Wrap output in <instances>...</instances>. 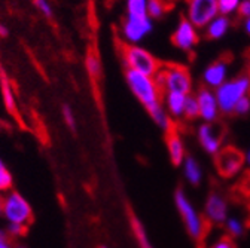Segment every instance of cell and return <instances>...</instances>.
<instances>
[{
	"instance_id": "obj_29",
	"label": "cell",
	"mask_w": 250,
	"mask_h": 248,
	"mask_svg": "<svg viewBox=\"0 0 250 248\" xmlns=\"http://www.w3.org/2000/svg\"><path fill=\"white\" fill-rule=\"evenodd\" d=\"M62 117H64L66 125H67L72 131H75V130H76V117H75V113H73L72 107H69V106H64V107H62Z\"/></svg>"
},
{
	"instance_id": "obj_38",
	"label": "cell",
	"mask_w": 250,
	"mask_h": 248,
	"mask_svg": "<svg viewBox=\"0 0 250 248\" xmlns=\"http://www.w3.org/2000/svg\"><path fill=\"white\" fill-rule=\"evenodd\" d=\"M244 156H246V164L250 165V150H247V153L244 154Z\"/></svg>"
},
{
	"instance_id": "obj_6",
	"label": "cell",
	"mask_w": 250,
	"mask_h": 248,
	"mask_svg": "<svg viewBox=\"0 0 250 248\" xmlns=\"http://www.w3.org/2000/svg\"><path fill=\"white\" fill-rule=\"evenodd\" d=\"M2 215L11 225H21L28 228L33 223V210L28 201L18 192L9 191L2 201Z\"/></svg>"
},
{
	"instance_id": "obj_7",
	"label": "cell",
	"mask_w": 250,
	"mask_h": 248,
	"mask_svg": "<svg viewBox=\"0 0 250 248\" xmlns=\"http://www.w3.org/2000/svg\"><path fill=\"white\" fill-rule=\"evenodd\" d=\"M214 165L217 172L224 178H234L238 175L246 164V156L235 146L222 147L214 154Z\"/></svg>"
},
{
	"instance_id": "obj_21",
	"label": "cell",
	"mask_w": 250,
	"mask_h": 248,
	"mask_svg": "<svg viewBox=\"0 0 250 248\" xmlns=\"http://www.w3.org/2000/svg\"><path fill=\"white\" fill-rule=\"evenodd\" d=\"M0 82H2V94H3V101L5 106L8 109L9 113H15L17 112V103H15V95H14V91L11 86L9 79L6 77V75L3 72H0Z\"/></svg>"
},
{
	"instance_id": "obj_19",
	"label": "cell",
	"mask_w": 250,
	"mask_h": 248,
	"mask_svg": "<svg viewBox=\"0 0 250 248\" xmlns=\"http://www.w3.org/2000/svg\"><path fill=\"white\" fill-rule=\"evenodd\" d=\"M180 167L183 168V174H185V178L188 180V183L192 184V186H198L201 183L203 171H201V167H200V164L197 162L195 158L186 156Z\"/></svg>"
},
{
	"instance_id": "obj_18",
	"label": "cell",
	"mask_w": 250,
	"mask_h": 248,
	"mask_svg": "<svg viewBox=\"0 0 250 248\" xmlns=\"http://www.w3.org/2000/svg\"><path fill=\"white\" fill-rule=\"evenodd\" d=\"M229 19L227 15H221L219 14L217 17H214L206 27V36L208 39H221L224 38V35L228 32L229 28Z\"/></svg>"
},
{
	"instance_id": "obj_5",
	"label": "cell",
	"mask_w": 250,
	"mask_h": 248,
	"mask_svg": "<svg viewBox=\"0 0 250 248\" xmlns=\"http://www.w3.org/2000/svg\"><path fill=\"white\" fill-rule=\"evenodd\" d=\"M250 92V73H243L231 80L224 82L219 88H216V98L219 104V110L225 114L234 113V107L240 98L249 95Z\"/></svg>"
},
{
	"instance_id": "obj_28",
	"label": "cell",
	"mask_w": 250,
	"mask_h": 248,
	"mask_svg": "<svg viewBox=\"0 0 250 248\" xmlns=\"http://www.w3.org/2000/svg\"><path fill=\"white\" fill-rule=\"evenodd\" d=\"M12 184H14V178H12V174L8 171V168L0 171V193L9 192Z\"/></svg>"
},
{
	"instance_id": "obj_35",
	"label": "cell",
	"mask_w": 250,
	"mask_h": 248,
	"mask_svg": "<svg viewBox=\"0 0 250 248\" xmlns=\"http://www.w3.org/2000/svg\"><path fill=\"white\" fill-rule=\"evenodd\" d=\"M0 248H14V247H12V242H11V239H9V236L0 238Z\"/></svg>"
},
{
	"instance_id": "obj_27",
	"label": "cell",
	"mask_w": 250,
	"mask_h": 248,
	"mask_svg": "<svg viewBox=\"0 0 250 248\" xmlns=\"http://www.w3.org/2000/svg\"><path fill=\"white\" fill-rule=\"evenodd\" d=\"M166 12V5L163 0H149L147 2V14L150 18H161Z\"/></svg>"
},
{
	"instance_id": "obj_4",
	"label": "cell",
	"mask_w": 250,
	"mask_h": 248,
	"mask_svg": "<svg viewBox=\"0 0 250 248\" xmlns=\"http://www.w3.org/2000/svg\"><path fill=\"white\" fill-rule=\"evenodd\" d=\"M119 52H121V58H122L125 69L136 70L147 76H155L163 66L149 51L137 45L122 43Z\"/></svg>"
},
{
	"instance_id": "obj_25",
	"label": "cell",
	"mask_w": 250,
	"mask_h": 248,
	"mask_svg": "<svg viewBox=\"0 0 250 248\" xmlns=\"http://www.w3.org/2000/svg\"><path fill=\"white\" fill-rule=\"evenodd\" d=\"M183 116L189 120H194L197 117H200V106H198V100L195 95H188L186 97V103H185V113Z\"/></svg>"
},
{
	"instance_id": "obj_37",
	"label": "cell",
	"mask_w": 250,
	"mask_h": 248,
	"mask_svg": "<svg viewBox=\"0 0 250 248\" xmlns=\"http://www.w3.org/2000/svg\"><path fill=\"white\" fill-rule=\"evenodd\" d=\"M244 28H246V33L250 36V17L244 19Z\"/></svg>"
},
{
	"instance_id": "obj_13",
	"label": "cell",
	"mask_w": 250,
	"mask_h": 248,
	"mask_svg": "<svg viewBox=\"0 0 250 248\" xmlns=\"http://www.w3.org/2000/svg\"><path fill=\"white\" fill-rule=\"evenodd\" d=\"M197 100H198V106H200V117L204 122H216L217 116H219V104H217V98L216 94L207 86L198 89L197 92Z\"/></svg>"
},
{
	"instance_id": "obj_11",
	"label": "cell",
	"mask_w": 250,
	"mask_h": 248,
	"mask_svg": "<svg viewBox=\"0 0 250 248\" xmlns=\"http://www.w3.org/2000/svg\"><path fill=\"white\" fill-rule=\"evenodd\" d=\"M198 141L201 147L208 153V154H216L219 150L222 149L224 143V128L216 125L214 122H204L203 125L198 128Z\"/></svg>"
},
{
	"instance_id": "obj_32",
	"label": "cell",
	"mask_w": 250,
	"mask_h": 248,
	"mask_svg": "<svg viewBox=\"0 0 250 248\" xmlns=\"http://www.w3.org/2000/svg\"><path fill=\"white\" fill-rule=\"evenodd\" d=\"M35 3H36L38 9H39L45 17H48V18L52 17V6H51V3L48 2V0H35Z\"/></svg>"
},
{
	"instance_id": "obj_34",
	"label": "cell",
	"mask_w": 250,
	"mask_h": 248,
	"mask_svg": "<svg viewBox=\"0 0 250 248\" xmlns=\"http://www.w3.org/2000/svg\"><path fill=\"white\" fill-rule=\"evenodd\" d=\"M237 11H238L240 17H243L244 19L249 18L250 17V0H241Z\"/></svg>"
},
{
	"instance_id": "obj_12",
	"label": "cell",
	"mask_w": 250,
	"mask_h": 248,
	"mask_svg": "<svg viewBox=\"0 0 250 248\" xmlns=\"http://www.w3.org/2000/svg\"><path fill=\"white\" fill-rule=\"evenodd\" d=\"M171 40H173L174 46L182 51H186V52L192 51L194 46L198 43L197 27L188 18H182L171 36Z\"/></svg>"
},
{
	"instance_id": "obj_15",
	"label": "cell",
	"mask_w": 250,
	"mask_h": 248,
	"mask_svg": "<svg viewBox=\"0 0 250 248\" xmlns=\"http://www.w3.org/2000/svg\"><path fill=\"white\" fill-rule=\"evenodd\" d=\"M166 143H167V150H168V156H170L171 164L174 167H180L186 158V152H185L183 140H182L180 134L176 131V128L166 133Z\"/></svg>"
},
{
	"instance_id": "obj_36",
	"label": "cell",
	"mask_w": 250,
	"mask_h": 248,
	"mask_svg": "<svg viewBox=\"0 0 250 248\" xmlns=\"http://www.w3.org/2000/svg\"><path fill=\"white\" fill-rule=\"evenodd\" d=\"M9 35V28L5 25V24H0V36L2 38H6Z\"/></svg>"
},
{
	"instance_id": "obj_9",
	"label": "cell",
	"mask_w": 250,
	"mask_h": 248,
	"mask_svg": "<svg viewBox=\"0 0 250 248\" xmlns=\"http://www.w3.org/2000/svg\"><path fill=\"white\" fill-rule=\"evenodd\" d=\"M186 18L197 28L207 27V24L219 15L217 0H188Z\"/></svg>"
},
{
	"instance_id": "obj_41",
	"label": "cell",
	"mask_w": 250,
	"mask_h": 248,
	"mask_svg": "<svg viewBox=\"0 0 250 248\" xmlns=\"http://www.w3.org/2000/svg\"><path fill=\"white\" fill-rule=\"evenodd\" d=\"M17 248H24V247H17Z\"/></svg>"
},
{
	"instance_id": "obj_17",
	"label": "cell",
	"mask_w": 250,
	"mask_h": 248,
	"mask_svg": "<svg viewBox=\"0 0 250 248\" xmlns=\"http://www.w3.org/2000/svg\"><path fill=\"white\" fill-rule=\"evenodd\" d=\"M185 94H179V92H166V107L171 117L179 119L185 113V103H186Z\"/></svg>"
},
{
	"instance_id": "obj_31",
	"label": "cell",
	"mask_w": 250,
	"mask_h": 248,
	"mask_svg": "<svg viewBox=\"0 0 250 248\" xmlns=\"http://www.w3.org/2000/svg\"><path fill=\"white\" fill-rule=\"evenodd\" d=\"M211 248H235V244L232 241V238L229 236H221L213 245Z\"/></svg>"
},
{
	"instance_id": "obj_40",
	"label": "cell",
	"mask_w": 250,
	"mask_h": 248,
	"mask_svg": "<svg viewBox=\"0 0 250 248\" xmlns=\"http://www.w3.org/2000/svg\"><path fill=\"white\" fill-rule=\"evenodd\" d=\"M2 201H3V196L0 195V214H2Z\"/></svg>"
},
{
	"instance_id": "obj_8",
	"label": "cell",
	"mask_w": 250,
	"mask_h": 248,
	"mask_svg": "<svg viewBox=\"0 0 250 248\" xmlns=\"http://www.w3.org/2000/svg\"><path fill=\"white\" fill-rule=\"evenodd\" d=\"M152 18L149 15L145 17H133L127 15L125 21L122 24L121 33L125 40V43H131L136 45L140 40H143L150 32H152Z\"/></svg>"
},
{
	"instance_id": "obj_2",
	"label": "cell",
	"mask_w": 250,
	"mask_h": 248,
	"mask_svg": "<svg viewBox=\"0 0 250 248\" xmlns=\"http://www.w3.org/2000/svg\"><path fill=\"white\" fill-rule=\"evenodd\" d=\"M125 79L131 89V92L136 95V98L143 104L146 110L155 107L161 103V94L158 83L155 82L153 76H147L143 73H139L136 70L125 69Z\"/></svg>"
},
{
	"instance_id": "obj_10",
	"label": "cell",
	"mask_w": 250,
	"mask_h": 248,
	"mask_svg": "<svg viewBox=\"0 0 250 248\" xmlns=\"http://www.w3.org/2000/svg\"><path fill=\"white\" fill-rule=\"evenodd\" d=\"M229 215V205L227 198L216 191L210 192L204 204V217L211 225H224Z\"/></svg>"
},
{
	"instance_id": "obj_42",
	"label": "cell",
	"mask_w": 250,
	"mask_h": 248,
	"mask_svg": "<svg viewBox=\"0 0 250 248\" xmlns=\"http://www.w3.org/2000/svg\"><path fill=\"white\" fill-rule=\"evenodd\" d=\"M102 248H107V247H102Z\"/></svg>"
},
{
	"instance_id": "obj_26",
	"label": "cell",
	"mask_w": 250,
	"mask_h": 248,
	"mask_svg": "<svg viewBox=\"0 0 250 248\" xmlns=\"http://www.w3.org/2000/svg\"><path fill=\"white\" fill-rule=\"evenodd\" d=\"M241 0H217V11L221 15H231L238 9Z\"/></svg>"
},
{
	"instance_id": "obj_1",
	"label": "cell",
	"mask_w": 250,
	"mask_h": 248,
	"mask_svg": "<svg viewBox=\"0 0 250 248\" xmlns=\"http://www.w3.org/2000/svg\"><path fill=\"white\" fill-rule=\"evenodd\" d=\"M174 204L177 208V212L180 214V219L185 225V229L194 241L203 242L207 233V225L208 222L206 217L198 212L195 205L188 198L183 189H177L174 193Z\"/></svg>"
},
{
	"instance_id": "obj_14",
	"label": "cell",
	"mask_w": 250,
	"mask_h": 248,
	"mask_svg": "<svg viewBox=\"0 0 250 248\" xmlns=\"http://www.w3.org/2000/svg\"><path fill=\"white\" fill-rule=\"evenodd\" d=\"M227 76H228V61L217 59L204 70L203 80L207 88H219L224 82H227Z\"/></svg>"
},
{
	"instance_id": "obj_16",
	"label": "cell",
	"mask_w": 250,
	"mask_h": 248,
	"mask_svg": "<svg viewBox=\"0 0 250 248\" xmlns=\"http://www.w3.org/2000/svg\"><path fill=\"white\" fill-rule=\"evenodd\" d=\"M128 219H130V226H131V232L137 241V245L139 248H153L150 239H149V235L146 232V228L143 226L142 220L136 215V212L128 208Z\"/></svg>"
},
{
	"instance_id": "obj_20",
	"label": "cell",
	"mask_w": 250,
	"mask_h": 248,
	"mask_svg": "<svg viewBox=\"0 0 250 248\" xmlns=\"http://www.w3.org/2000/svg\"><path fill=\"white\" fill-rule=\"evenodd\" d=\"M147 113L150 114V117L153 119V122L158 125L163 131H170V130H173L174 128V123H173V120H171V116L168 114V112L163 107V104L160 103V104H156L155 107H152V109H149L147 110Z\"/></svg>"
},
{
	"instance_id": "obj_24",
	"label": "cell",
	"mask_w": 250,
	"mask_h": 248,
	"mask_svg": "<svg viewBox=\"0 0 250 248\" xmlns=\"http://www.w3.org/2000/svg\"><path fill=\"white\" fill-rule=\"evenodd\" d=\"M147 2L149 0H127V15L133 17H145L147 14Z\"/></svg>"
},
{
	"instance_id": "obj_3",
	"label": "cell",
	"mask_w": 250,
	"mask_h": 248,
	"mask_svg": "<svg viewBox=\"0 0 250 248\" xmlns=\"http://www.w3.org/2000/svg\"><path fill=\"white\" fill-rule=\"evenodd\" d=\"M153 77L163 92H179V94L189 95L192 91V77L185 66L163 64Z\"/></svg>"
},
{
	"instance_id": "obj_23",
	"label": "cell",
	"mask_w": 250,
	"mask_h": 248,
	"mask_svg": "<svg viewBox=\"0 0 250 248\" xmlns=\"http://www.w3.org/2000/svg\"><path fill=\"white\" fill-rule=\"evenodd\" d=\"M85 67H86V72L88 75L92 77V79H99L102 76V63H100V58L89 52L86 55V59H85Z\"/></svg>"
},
{
	"instance_id": "obj_30",
	"label": "cell",
	"mask_w": 250,
	"mask_h": 248,
	"mask_svg": "<svg viewBox=\"0 0 250 248\" xmlns=\"http://www.w3.org/2000/svg\"><path fill=\"white\" fill-rule=\"evenodd\" d=\"M250 112V97L244 95L243 98L238 100V103L234 107V113L235 114H247Z\"/></svg>"
},
{
	"instance_id": "obj_39",
	"label": "cell",
	"mask_w": 250,
	"mask_h": 248,
	"mask_svg": "<svg viewBox=\"0 0 250 248\" xmlns=\"http://www.w3.org/2000/svg\"><path fill=\"white\" fill-rule=\"evenodd\" d=\"M6 168V165L3 164V161L2 159H0V171H2V170H5Z\"/></svg>"
},
{
	"instance_id": "obj_33",
	"label": "cell",
	"mask_w": 250,
	"mask_h": 248,
	"mask_svg": "<svg viewBox=\"0 0 250 248\" xmlns=\"http://www.w3.org/2000/svg\"><path fill=\"white\" fill-rule=\"evenodd\" d=\"M27 228L25 226H21V225H8V235L9 238H17V236H22L25 233Z\"/></svg>"
},
{
	"instance_id": "obj_22",
	"label": "cell",
	"mask_w": 250,
	"mask_h": 248,
	"mask_svg": "<svg viewBox=\"0 0 250 248\" xmlns=\"http://www.w3.org/2000/svg\"><path fill=\"white\" fill-rule=\"evenodd\" d=\"M227 233L229 238L235 239V238H241L246 232V223L237 215H228L227 222L224 223Z\"/></svg>"
}]
</instances>
